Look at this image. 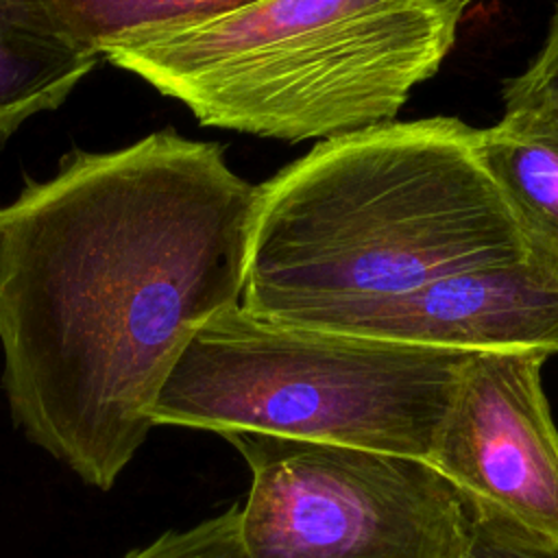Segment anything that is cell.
<instances>
[{"label": "cell", "instance_id": "cell-1", "mask_svg": "<svg viewBox=\"0 0 558 558\" xmlns=\"http://www.w3.org/2000/svg\"><path fill=\"white\" fill-rule=\"evenodd\" d=\"M257 185L172 129L61 157L0 207L2 388L13 423L109 490L190 338L242 299Z\"/></svg>", "mask_w": 558, "mask_h": 558}, {"label": "cell", "instance_id": "cell-2", "mask_svg": "<svg viewBox=\"0 0 558 558\" xmlns=\"http://www.w3.org/2000/svg\"><path fill=\"white\" fill-rule=\"evenodd\" d=\"M525 255L477 129L392 120L323 140L257 185L240 307L299 323Z\"/></svg>", "mask_w": 558, "mask_h": 558}, {"label": "cell", "instance_id": "cell-3", "mask_svg": "<svg viewBox=\"0 0 558 558\" xmlns=\"http://www.w3.org/2000/svg\"><path fill=\"white\" fill-rule=\"evenodd\" d=\"M434 0H259L105 52L205 126L303 142L392 122L449 54Z\"/></svg>", "mask_w": 558, "mask_h": 558}, {"label": "cell", "instance_id": "cell-4", "mask_svg": "<svg viewBox=\"0 0 558 558\" xmlns=\"http://www.w3.org/2000/svg\"><path fill=\"white\" fill-rule=\"evenodd\" d=\"M466 355L277 323L238 303L190 338L148 416L427 462Z\"/></svg>", "mask_w": 558, "mask_h": 558}, {"label": "cell", "instance_id": "cell-5", "mask_svg": "<svg viewBox=\"0 0 558 558\" xmlns=\"http://www.w3.org/2000/svg\"><path fill=\"white\" fill-rule=\"evenodd\" d=\"M251 471L248 558H466L471 512L427 462L360 447L227 434Z\"/></svg>", "mask_w": 558, "mask_h": 558}, {"label": "cell", "instance_id": "cell-6", "mask_svg": "<svg viewBox=\"0 0 558 558\" xmlns=\"http://www.w3.org/2000/svg\"><path fill=\"white\" fill-rule=\"evenodd\" d=\"M545 351H473L427 464L471 517L558 545V429L541 384Z\"/></svg>", "mask_w": 558, "mask_h": 558}, {"label": "cell", "instance_id": "cell-7", "mask_svg": "<svg viewBox=\"0 0 558 558\" xmlns=\"http://www.w3.org/2000/svg\"><path fill=\"white\" fill-rule=\"evenodd\" d=\"M299 327L451 351L558 353V268L543 257L451 272L410 292L312 314Z\"/></svg>", "mask_w": 558, "mask_h": 558}, {"label": "cell", "instance_id": "cell-8", "mask_svg": "<svg viewBox=\"0 0 558 558\" xmlns=\"http://www.w3.org/2000/svg\"><path fill=\"white\" fill-rule=\"evenodd\" d=\"M477 155L530 251L558 268V100L506 107L477 129Z\"/></svg>", "mask_w": 558, "mask_h": 558}, {"label": "cell", "instance_id": "cell-9", "mask_svg": "<svg viewBox=\"0 0 558 558\" xmlns=\"http://www.w3.org/2000/svg\"><path fill=\"white\" fill-rule=\"evenodd\" d=\"M98 61L46 0H0V142L31 116L57 109Z\"/></svg>", "mask_w": 558, "mask_h": 558}, {"label": "cell", "instance_id": "cell-10", "mask_svg": "<svg viewBox=\"0 0 558 558\" xmlns=\"http://www.w3.org/2000/svg\"><path fill=\"white\" fill-rule=\"evenodd\" d=\"M63 31L105 52L187 31L259 0H46Z\"/></svg>", "mask_w": 558, "mask_h": 558}, {"label": "cell", "instance_id": "cell-11", "mask_svg": "<svg viewBox=\"0 0 558 558\" xmlns=\"http://www.w3.org/2000/svg\"><path fill=\"white\" fill-rule=\"evenodd\" d=\"M124 558H248L240 530V508L231 506L187 530H170Z\"/></svg>", "mask_w": 558, "mask_h": 558}, {"label": "cell", "instance_id": "cell-12", "mask_svg": "<svg viewBox=\"0 0 558 558\" xmlns=\"http://www.w3.org/2000/svg\"><path fill=\"white\" fill-rule=\"evenodd\" d=\"M506 107H517L534 100H558V4L551 13L543 46L530 65L504 83Z\"/></svg>", "mask_w": 558, "mask_h": 558}, {"label": "cell", "instance_id": "cell-13", "mask_svg": "<svg viewBox=\"0 0 558 558\" xmlns=\"http://www.w3.org/2000/svg\"><path fill=\"white\" fill-rule=\"evenodd\" d=\"M471 543L466 558H558V545L532 543L523 536L486 525L471 517Z\"/></svg>", "mask_w": 558, "mask_h": 558}, {"label": "cell", "instance_id": "cell-14", "mask_svg": "<svg viewBox=\"0 0 558 558\" xmlns=\"http://www.w3.org/2000/svg\"><path fill=\"white\" fill-rule=\"evenodd\" d=\"M473 2H475V0H434V4H436L438 9H442L445 13H449V15L456 17V20H460L462 13H464Z\"/></svg>", "mask_w": 558, "mask_h": 558}]
</instances>
